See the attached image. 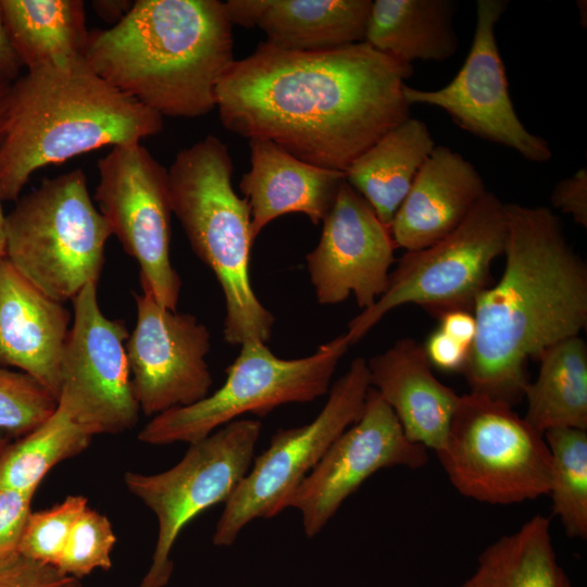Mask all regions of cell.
<instances>
[{
  "mask_svg": "<svg viewBox=\"0 0 587 587\" xmlns=\"http://www.w3.org/2000/svg\"><path fill=\"white\" fill-rule=\"evenodd\" d=\"M412 65L366 42L286 50L260 42L235 60L216 87L223 126L270 140L307 163L345 172L410 117L404 96Z\"/></svg>",
  "mask_w": 587,
  "mask_h": 587,
  "instance_id": "obj_1",
  "label": "cell"
},
{
  "mask_svg": "<svg viewBox=\"0 0 587 587\" xmlns=\"http://www.w3.org/2000/svg\"><path fill=\"white\" fill-rule=\"evenodd\" d=\"M500 279L476 298V334L462 374L473 394L510 405L524 397L526 364L587 324V267L544 205L505 203Z\"/></svg>",
  "mask_w": 587,
  "mask_h": 587,
  "instance_id": "obj_2",
  "label": "cell"
},
{
  "mask_svg": "<svg viewBox=\"0 0 587 587\" xmlns=\"http://www.w3.org/2000/svg\"><path fill=\"white\" fill-rule=\"evenodd\" d=\"M232 27L218 0H136L117 24L89 30L85 59L162 117H200L235 61Z\"/></svg>",
  "mask_w": 587,
  "mask_h": 587,
  "instance_id": "obj_3",
  "label": "cell"
},
{
  "mask_svg": "<svg viewBox=\"0 0 587 587\" xmlns=\"http://www.w3.org/2000/svg\"><path fill=\"white\" fill-rule=\"evenodd\" d=\"M163 117L100 77L85 57L12 83L0 140V198L17 200L32 175L107 146L141 142Z\"/></svg>",
  "mask_w": 587,
  "mask_h": 587,
  "instance_id": "obj_4",
  "label": "cell"
},
{
  "mask_svg": "<svg viewBox=\"0 0 587 587\" xmlns=\"http://www.w3.org/2000/svg\"><path fill=\"white\" fill-rule=\"evenodd\" d=\"M233 172L227 146L213 135L180 150L167 170L171 208L193 252L222 288L225 341L232 346L248 340L266 344L274 316L251 285L250 211L247 199L233 188Z\"/></svg>",
  "mask_w": 587,
  "mask_h": 587,
  "instance_id": "obj_5",
  "label": "cell"
},
{
  "mask_svg": "<svg viewBox=\"0 0 587 587\" xmlns=\"http://www.w3.org/2000/svg\"><path fill=\"white\" fill-rule=\"evenodd\" d=\"M112 236L82 168L46 178L5 214V259L52 299L98 284Z\"/></svg>",
  "mask_w": 587,
  "mask_h": 587,
  "instance_id": "obj_6",
  "label": "cell"
},
{
  "mask_svg": "<svg viewBox=\"0 0 587 587\" xmlns=\"http://www.w3.org/2000/svg\"><path fill=\"white\" fill-rule=\"evenodd\" d=\"M436 453L453 487L476 501L514 504L550 491L551 458L544 435L512 405L486 396H460Z\"/></svg>",
  "mask_w": 587,
  "mask_h": 587,
  "instance_id": "obj_7",
  "label": "cell"
},
{
  "mask_svg": "<svg viewBox=\"0 0 587 587\" xmlns=\"http://www.w3.org/2000/svg\"><path fill=\"white\" fill-rule=\"evenodd\" d=\"M349 347L344 334L311 355L289 360L276 357L263 341L248 340L217 390L193 404L153 416L138 433V440L154 446L191 444L243 414L264 416L282 404L313 401L328 392Z\"/></svg>",
  "mask_w": 587,
  "mask_h": 587,
  "instance_id": "obj_8",
  "label": "cell"
},
{
  "mask_svg": "<svg viewBox=\"0 0 587 587\" xmlns=\"http://www.w3.org/2000/svg\"><path fill=\"white\" fill-rule=\"evenodd\" d=\"M507 235L505 203L487 191L452 233L402 255L386 291L350 321V346L403 304L420 305L437 317L455 310L472 312L476 298L490 286L491 264L503 254Z\"/></svg>",
  "mask_w": 587,
  "mask_h": 587,
  "instance_id": "obj_9",
  "label": "cell"
},
{
  "mask_svg": "<svg viewBox=\"0 0 587 587\" xmlns=\"http://www.w3.org/2000/svg\"><path fill=\"white\" fill-rule=\"evenodd\" d=\"M261 427L258 420H235L189 444L182 460L168 470L157 474L125 473L128 491L158 521L157 542L140 587L168 584L176 539L197 515L228 500L251 467Z\"/></svg>",
  "mask_w": 587,
  "mask_h": 587,
  "instance_id": "obj_10",
  "label": "cell"
},
{
  "mask_svg": "<svg viewBox=\"0 0 587 587\" xmlns=\"http://www.w3.org/2000/svg\"><path fill=\"white\" fill-rule=\"evenodd\" d=\"M370 387L367 362L357 358L328 390L325 405L312 422L280 428L272 436L225 502L212 537L215 546H232L248 523L274 517L288 508L330 445L360 419Z\"/></svg>",
  "mask_w": 587,
  "mask_h": 587,
  "instance_id": "obj_11",
  "label": "cell"
},
{
  "mask_svg": "<svg viewBox=\"0 0 587 587\" xmlns=\"http://www.w3.org/2000/svg\"><path fill=\"white\" fill-rule=\"evenodd\" d=\"M98 210L125 252L140 267L141 288L176 311L182 280L170 255L167 170L141 142L115 146L98 161Z\"/></svg>",
  "mask_w": 587,
  "mask_h": 587,
  "instance_id": "obj_12",
  "label": "cell"
},
{
  "mask_svg": "<svg viewBox=\"0 0 587 587\" xmlns=\"http://www.w3.org/2000/svg\"><path fill=\"white\" fill-rule=\"evenodd\" d=\"M97 285L72 300L74 320L60 369L58 407L93 436L121 434L139 420L126 354L125 324L103 314Z\"/></svg>",
  "mask_w": 587,
  "mask_h": 587,
  "instance_id": "obj_13",
  "label": "cell"
},
{
  "mask_svg": "<svg viewBox=\"0 0 587 587\" xmlns=\"http://www.w3.org/2000/svg\"><path fill=\"white\" fill-rule=\"evenodd\" d=\"M508 3L478 0L473 42L454 78L436 90L407 85L404 96L410 105L439 108L462 129L509 147L530 162L544 163L552 158V151L544 138L529 133L519 118L496 40L495 27Z\"/></svg>",
  "mask_w": 587,
  "mask_h": 587,
  "instance_id": "obj_14",
  "label": "cell"
},
{
  "mask_svg": "<svg viewBox=\"0 0 587 587\" xmlns=\"http://www.w3.org/2000/svg\"><path fill=\"white\" fill-rule=\"evenodd\" d=\"M134 297L137 319L125 348L140 412L153 417L205 398L212 386L208 327L163 307L145 288Z\"/></svg>",
  "mask_w": 587,
  "mask_h": 587,
  "instance_id": "obj_15",
  "label": "cell"
},
{
  "mask_svg": "<svg viewBox=\"0 0 587 587\" xmlns=\"http://www.w3.org/2000/svg\"><path fill=\"white\" fill-rule=\"evenodd\" d=\"M427 461V449L408 439L394 411L370 387L360 419L330 445L288 508L300 512L303 532L313 538L371 475L394 466L416 470Z\"/></svg>",
  "mask_w": 587,
  "mask_h": 587,
  "instance_id": "obj_16",
  "label": "cell"
},
{
  "mask_svg": "<svg viewBox=\"0 0 587 587\" xmlns=\"http://www.w3.org/2000/svg\"><path fill=\"white\" fill-rule=\"evenodd\" d=\"M317 246L307 255L315 296L337 304L353 295L363 310L386 291L396 245L365 199L347 180L323 220Z\"/></svg>",
  "mask_w": 587,
  "mask_h": 587,
  "instance_id": "obj_17",
  "label": "cell"
},
{
  "mask_svg": "<svg viewBox=\"0 0 587 587\" xmlns=\"http://www.w3.org/2000/svg\"><path fill=\"white\" fill-rule=\"evenodd\" d=\"M70 322L64 303L37 288L7 259L0 263V366L32 376L58 399Z\"/></svg>",
  "mask_w": 587,
  "mask_h": 587,
  "instance_id": "obj_18",
  "label": "cell"
},
{
  "mask_svg": "<svg viewBox=\"0 0 587 587\" xmlns=\"http://www.w3.org/2000/svg\"><path fill=\"white\" fill-rule=\"evenodd\" d=\"M487 192L460 153L436 146L417 172L389 230L396 247L424 249L452 233Z\"/></svg>",
  "mask_w": 587,
  "mask_h": 587,
  "instance_id": "obj_19",
  "label": "cell"
},
{
  "mask_svg": "<svg viewBox=\"0 0 587 587\" xmlns=\"http://www.w3.org/2000/svg\"><path fill=\"white\" fill-rule=\"evenodd\" d=\"M250 170L239 183L250 211L253 241L273 220L303 213L317 225L333 207L345 173L291 155L276 143L250 139Z\"/></svg>",
  "mask_w": 587,
  "mask_h": 587,
  "instance_id": "obj_20",
  "label": "cell"
},
{
  "mask_svg": "<svg viewBox=\"0 0 587 587\" xmlns=\"http://www.w3.org/2000/svg\"><path fill=\"white\" fill-rule=\"evenodd\" d=\"M367 369L371 387L394 411L408 439L438 452L460 396L435 377L424 347L401 338L370 359Z\"/></svg>",
  "mask_w": 587,
  "mask_h": 587,
  "instance_id": "obj_21",
  "label": "cell"
},
{
  "mask_svg": "<svg viewBox=\"0 0 587 587\" xmlns=\"http://www.w3.org/2000/svg\"><path fill=\"white\" fill-rule=\"evenodd\" d=\"M435 147L427 125L410 116L358 157L344 172L346 180L389 227Z\"/></svg>",
  "mask_w": 587,
  "mask_h": 587,
  "instance_id": "obj_22",
  "label": "cell"
},
{
  "mask_svg": "<svg viewBox=\"0 0 587 587\" xmlns=\"http://www.w3.org/2000/svg\"><path fill=\"white\" fill-rule=\"evenodd\" d=\"M452 0H375L364 42L405 64L453 57L458 37Z\"/></svg>",
  "mask_w": 587,
  "mask_h": 587,
  "instance_id": "obj_23",
  "label": "cell"
},
{
  "mask_svg": "<svg viewBox=\"0 0 587 587\" xmlns=\"http://www.w3.org/2000/svg\"><path fill=\"white\" fill-rule=\"evenodd\" d=\"M10 41L27 70L85 57L89 30L80 0H0Z\"/></svg>",
  "mask_w": 587,
  "mask_h": 587,
  "instance_id": "obj_24",
  "label": "cell"
},
{
  "mask_svg": "<svg viewBox=\"0 0 587 587\" xmlns=\"http://www.w3.org/2000/svg\"><path fill=\"white\" fill-rule=\"evenodd\" d=\"M371 0H270L258 27L266 42L316 51L364 41Z\"/></svg>",
  "mask_w": 587,
  "mask_h": 587,
  "instance_id": "obj_25",
  "label": "cell"
},
{
  "mask_svg": "<svg viewBox=\"0 0 587 587\" xmlns=\"http://www.w3.org/2000/svg\"><path fill=\"white\" fill-rule=\"evenodd\" d=\"M460 587H574L560 565L550 520L535 515L487 546Z\"/></svg>",
  "mask_w": 587,
  "mask_h": 587,
  "instance_id": "obj_26",
  "label": "cell"
},
{
  "mask_svg": "<svg viewBox=\"0 0 587 587\" xmlns=\"http://www.w3.org/2000/svg\"><path fill=\"white\" fill-rule=\"evenodd\" d=\"M539 373L524 388V419L544 435L549 429H587V346L579 337L566 338L538 358Z\"/></svg>",
  "mask_w": 587,
  "mask_h": 587,
  "instance_id": "obj_27",
  "label": "cell"
},
{
  "mask_svg": "<svg viewBox=\"0 0 587 587\" xmlns=\"http://www.w3.org/2000/svg\"><path fill=\"white\" fill-rule=\"evenodd\" d=\"M93 435L62 408L0 454V488L36 492L51 469L86 450Z\"/></svg>",
  "mask_w": 587,
  "mask_h": 587,
  "instance_id": "obj_28",
  "label": "cell"
},
{
  "mask_svg": "<svg viewBox=\"0 0 587 587\" xmlns=\"http://www.w3.org/2000/svg\"><path fill=\"white\" fill-rule=\"evenodd\" d=\"M551 458L552 511L570 538L587 537V432L562 427L544 433Z\"/></svg>",
  "mask_w": 587,
  "mask_h": 587,
  "instance_id": "obj_29",
  "label": "cell"
},
{
  "mask_svg": "<svg viewBox=\"0 0 587 587\" xmlns=\"http://www.w3.org/2000/svg\"><path fill=\"white\" fill-rule=\"evenodd\" d=\"M57 398L32 376L0 366V432L22 437L57 409Z\"/></svg>",
  "mask_w": 587,
  "mask_h": 587,
  "instance_id": "obj_30",
  "label": "cell"
},
{
  "mask_svg": "<svg viewBox=\"0 0 587 587\" xmlns=\"http://www.w3.org/2000/svg\"><path fill=\"white\" fill-rule=\"evenodd\" d=\"M115 542L110 520L87 507L72 527L55 569L78 579L97 569L107 571Z\"/></svg>",
  "mask_w": 587,
  "mask_h": 587,
  "instance_id": "obj_31",
  "label": "cell"
},
{
  "mask_svg": "<svg viewBox=\"0 0 587 587\" xmlns=\"http://www.w3.org/2000/svg\"><path fill=\"white\" fill-rule=\"evenodd\" d=\"M87 507L84 496L71 495L50 509L32 511L18 553L57 567L72 527Z\"/></svg>",
  "mask_w": 587,
  "mask_h": 587,
  "instance_id": "obj_32",
  "label": "cell"
},
{
  "mask_svg": "<svg viewBox=\"0 0 587 587\" xmlns=\"http://www.w3.org/2000/svg\"><path fill=\"white\" fill-rule=\"evenodd\" d=\"M35 492L0 488V563L18 554Z\"/></svg>",
  "mask_w": 587,
  "mask_h": 587,
  "instance_id": "obj_33",
  "label": "cell"
},
{
  "mask_svg": "<svg viewBox=\"0 0 587 587\" xmlns=\"http://www.w3.org/2000/svg\"><path fill=\"white\" fill-rule=\"evenodd\" d=\"M0 587H82V583L18 553L0 563Z\"/></svg>",
  "mask_w": 587,
  "mask_h": 587,
  "instance_id": "obj_34",
  "label": "cell"
},
{
  "mask_svg": "<svg viewBox=\"0 0 587 587\" xmlns=\"http://www.w3.org/2000/svg\"><path fill=\"white\" fill-rule=\"evenodd\" d=\"M554 208L569 214L578 225L587 227V170L561 179L551 193Z\"/></svg>",
  "mask_w": 587,
  "mask_h": 587,
  "instance_id": "obj_35",
  "label": "cell"
},
{
  "mask_svg": "<svg viewBox=\"0 0 587 587\" xmlns=\"http://www.w3.org/2000/svg\"><path fill=\"white\" fill-rule=\"evenodd\" d=\"M423 347L432 365L446 372L462 373L469 350L465 346L438 329Z\"/></svg>",
  "mask_w": 587,
  "mask_h": 587,
  "instance_id": "obj_36",
  "label": "cell"
},
{
  "mask_svg": "<svg viewBox=\"0 0 587 587\" xmlns=\"http://www.w3.org/2000/svg\"><path fill=\"white\" fill-rule=\"evenodd\" d=\"M438 319L441 332L470 348L476 334V322L472 312L455 310L444 313Z\"/></svg>",
  "mask_w": 587,
  "mask_h": 587,
  "instance_id": "obj_37",
  "label": "cell"
},
{
  "mask_svg": "<svg viewBox=\"0 0 587 587\" xmlns=\"http://www.w3.org/2000/svg\"><path fill=\"white\" fill-rule=\"evenodd\" d=\"M268 4L270 0H228L224 8L232 25L249 28L258 26Z\"/></svg>",
  "mask_w": 587,
  "mask_h": 587,
  "instance_id": "obj_38",
  "label": "cell"
},
{
  "mask_svg": "<svg viewBox=\"0 0 587 587\" xmlns=\"http://www.w3.org/2000/svg\"><path fill=\"white\" fill-rule=\"evenodd\" d=\"M22 67L24 66L10 41L0 7V74L14 82L21 76Z\"/></svg>",
  "mask_w": 587,
  "mask_h": 587,
  "instance_id": "obj_39",
  "label": "cell"
},
{
  "mask_svg": "<svg viewBox=\"0 0 587 587\" xmlns=\"http://www.w3.org/2000/svg\"><path fill=\"white\" fill-rule=\"evenodd\" d=\"M134 2L130 0H96L91 2V5L100 18L115 25L127 15Z\"/></svg>",
  "mask_w": 587,
  "mask_h": 587,
  "instance_id": "obj_40",
  "label": "cell"
},
{
  "mask_svg": "<svg viewBox=\"0 0 587 587\" xmlns=\"http://www.w3.org/2000/svg\"><path fill=\"white\" fill-rule=\"evenodd\" d=\"M12 83L13 82L0 74V140L3 132Z\"/></svg>",
  "mask_w": 587,
  "mask_h": 587,
  "instance_id": "obj_41",
  "label": "cell"
},
{
  "mask_svg": "<svg viewBox=\"0 0 587 587\" xmlns=\"http://www.w3.org/2000/svg\"><path fill=\"white\" fill-rule=\"evenodd\" d=\"M5 259V214L0 198V263Z\"/></svg>",
  "mask_w": 587,
  "mask_h": 587,
  "instance_id": "obj_42",
  "label": "cell"
},
{
  "mask_svg": "<svg viewBox=\"0 0 587 587\" xmlns=\"http://www.w3.org/2000/svg\"><path fill=\"white\" fill-rule=\"evenodd\" d=\"M9 442V436L0 432V454Z\"/></svg>",
  "mask_w": 587,
  "mask_h": 587,
  "instance_id": "obj_43",
  "label": "cell"
}]
</instances>
